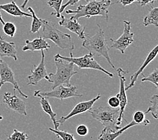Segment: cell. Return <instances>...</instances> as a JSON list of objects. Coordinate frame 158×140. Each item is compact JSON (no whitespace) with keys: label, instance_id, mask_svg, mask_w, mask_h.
<instances>
[{"label":"cell","instance_id":"cell-6","mask_svg":"<svg viewBox=\"0 0 158 140\" xmlns=\"http://www.w3.org/2000/svg\"><path fill=\"white\" fill-rule=\"evenodd\" d=\"M93 54L89 53V54H86L85 55L80 57H73V53H70V57H65L61 55L60 54H56L54 56V58H60L64 61H66L68 62H72L74 65L78 67L79 69H91L95 70H98L102 71L106 74L107 76L110 78H113L114 74L109 72L104 69L97 62V61L93 57Z\"/></svg>","mask_w":158,"mask_h":140},{"label":"cell","instance_id":"cell-27","mask_svg":"<svg viewBox=\"0 0 158 140\" xmlns=\"http://www.w3.org/2000/svg\"><path fill=\"white\" fill-rule=\"evenodd\" d=\"M3 31L5 34L10 38H14L16 32V25L10 22H8L3 24Z\"/></svg>","mask_w":158,"mask_h":140},{"label":"cell","instance_id":"cell-25","mask_svg":"<svg viewBox=\"0 0 158 140\" xmlns=\"http://www.w3.org/2000/svg\"><path fill=\"white\" fill-rule=\"evenodd\" d=\"M133 121H135L138 125H148L150 122L145 118V113L143 111H136L133 114Z\"/></svg>","mask_w":158,"mask_h":140},{"label":"cell","instance_id":"cell-18","mask_svg":"<svg viewBox=\"0 0 158 140\" xmlns=\"http://www.w3.org/2000/svg\"><path fill=\"white\" fill-rule=\"evenodd\" d=\"M136 125H138V124L136 123L135 121H132L131 123L127 124V125H125L124 127L120 128V129H118L116 131H111L109 129H107L106 128L104 127L103 129L102 130L101 134L99 135L98 139L100 140H113L118 138L120 135H122L123 133L128 129L129 128H131L133 126H136Z\"/></svg>","mask_w":158,"mask_h":140},{"label":"cell","instance_id":"cell-10","mask_svg":"<svg viewBox=\"0 0 158 140\" xmlns=\"http://www.w3.org/2000/svg\"><path fill=\"white\" fill-rule=\"evenodd\" d=\"M6 83L11 84L14 86V90L19 91V94L24 98H28L27 94H24L21 91L20 86L15 79V75H14L12 70L9 67L8 63L3 62L2 58H0V90H1L3 85Z\"/></svg>","mask_w":158,"mask_h":140},{"label":"cell","instance_id":"cell-30","mask_svg":"<svg viewBox=\"0 0 158 140\" xmlns=\"http://www.w3.org/2000/svg\"><path fill=\"white\" fill-rule=\"evenodd\" d=\"M107 104H108L109 106L116 109V108L120 106V100L116 96H111L107 100Z\"/></svg>","mask_w":158,"mask_h":140},{"label":"cell","instance_id":"cell-8","mask_svg":"<svg viewBox=\"0 0 158 140\" xmlns=\"http://www.w3.org/2000/svg\"><path fill=\"white\" fill-rule=\"evenodd\" d=\"M123 33L116 40L110 38L112 42V48L118 50L122 54H124L125 50L134 42V33L131 32V24L128 21H124Z\"/></svg>","mask_w":158,"mask_h":140},{"label":"cell","instance_id":"cell-12","mask_svg":"<svg viewBox=\"0 0 158 140\" xmlns=\"http://www.w3.org/2000/svg\"><path fill=\"white\" fill-rule=\"evenodd\" d=\"M2 100L9 109L22 115H27L26 104L22 99L17 96L16 92L14 95L10 92H6L3 96Z\"/></svg>","mask_w":158,"mask_h":140},{"label":"cell","instance_id":"cell-21","mask_svg":"<svg viewBox=\"0 0 158 140\" xmlns=\"http://www.w3.org/2000/svg\"><path fill=\"white\" fill-rule=\"evenodd\" d=\"M143 24L145 26L152 24L158 27V7L153 8L149 11V14L143 18Z\"/></svg>","mask_w":158,"mask_h":140},{"label":"cell","instance_id":"cell-33","mask_svg":"<svg viewBox=\"0 0 158 140\" xmlns=\"http://www.w3.org/2000/svg\"><path fill=\"white\" fill-rule=\"evenodd\" d=\"M156 0H138V3L142 7H144L147 5H151L155 2Z\"/></svg>","mask_w":158,"mask_h":140},{"label":"cell","instance_id":"cell-24","mask_svg":"<svg viewBox=\"0 0 158 140\" xmlns=\"http://www.w3.org/2000/svg\"><path fill=\"white\" fill-rule=\"evenodd\" d=\"M63 0H48V5L54 10V12L52 13V15H54L57 18H60V8L62 5Z\"/></svg>","mask_w":158,"mask_h":140},{"label":"cell","instance_id":"cell-9","mask_svg":"<svg viewBox=\"0 0 158 140\" xmlns=\"http://www.w3.org/2000/svg\"><path fill=\"white\" fill-rule=\"evenodd\" d=\"M117 72H118V75L120 80L119 92H118V94H116V96L120 100V106H119L120 114L117 121V125L118 126H120V125L122 124V122H123V119H124L126 122H127V120L124 118V115L125 108L128 104L127 96V94H126V89H125L126 88L125 75L127 74H128V71H124L122 69V68H118L117 70Z\"/></svg>","mask_w":158,"mask_h":140},{"label":"cell","instance_id":"cell-36","mask_svg":"<svg viewBox=\"0 0 158 140\" xmlns=\"http://www.w3.org/2000/svg\"><path fill=\"white\" fill-rule=\"evenodd\" d=\"M0 22H1L3 25L5 24L4 21H3V18H2V14H1V12H0Z\"/></svg>","mask_w":158,"mask_h":140},{"label":"cell","instance_id":"cell-22","mask_svg":"<svg viewBox=\"0 0 158 140\" xmlns=\"http://www.w3.org/2000/svg\"><path fill=\"white\" fill-rule=\"evenodd\" d=\"M27 10L30 12V14L32 15V23H31V30L30 32L31 33H37V32H39V30L41 29L43 25V21L41 18H39L36 15L35 11L33 9L31 8V7H28L27 8Z\"/></svg>","mask_w":158,"mask_h":140},{"label":"cell","instance_id":"cell-2","mask_svg":"<svg viewBox=\"0 0 158 140\" xmlns=\"http://www.w3.org/2000/svg\"><path fill=\"white\" fill-rule=\"evenodd\" d=\"M97 26L98 31L96 34L93 37H89V35L86 34V37L82 43V46L87 49L93 55L104 57L110 63V66L113 69H115V66L110 57V48L106 40L105 34L100 25L98 24Z\"/></svg>","mask_w":158,"mask_h":140},{"label":"cell","instance_id":"cell-31","mask_svg":"<svg viewBox=\"0 0 158 140\" xmlns=\"http://www.w3.org/2000/svg\"><path fill=\"white\" fill-rule=\"evenodd\" d=\"M76 132L79 136L83 137V136H86L88 134L89 129L85 125H80L77 127Z\"/></svg>","mask_w":158,"mask_h":140},{"label":"cell","instance_id":"cell-20","mask_svg":"<svg viewBox=\"0 0 158 140\" xmlns=\"http://www.w3.org/2000/svg\"><path fill=\"white\" fill-rule=\"evenodd\" d=\"M34 96L40 98V104H41L43 110H44L46 114H48L50 117V118H51V119L53 122V124L54 125V129H58L60 125L57 123V120H56L57 114L55 112H53V110H52V108L51 105H50L48 98L39 94H34Z\"/></svg>","mask_w":158,"mask_h":140},{"label":"cell","instance_id":"cell-3","mask_svg":"<svg viewBox=\"0 0 158 140\" xmlns=\"http://www.w3.org/2000/svg\"><path fill=\"white\" fill-rule=\"evenodd\" d=\"M42 33L41 37L49 39L62 49L69 50L70 53H73L74 49V42L72 40L70 34L64 33L57 28L56 24L52 22L42 19Z\"/></svg>","mask_w":158,"mask_h":140},{"label":"cell","instance_id":"cell-17","mask_svg":"<svg viewBox=\"0 0 158 140\" xmlns=\"http://www.w3.org/2000/svg\"><path fill=\"white\" fill-rule=\"evenodd\" d=\"M0 57H12L14 61L18 60L15 43L6 41L3 36H0Z\"/></svg>","mask_w":158,"mask_h":140},{"label":"cell","instance_id":"cell-19","mask_svg":"<svg viewBox=\"0 0 158 140\" xmlns=\"http://www.w3.org/2000/svg\"><path fill=\"white\" fill-rule=\"evenodd\" d=\"M0 10H3L5 12L8 14L9 15L14 17H32V15L31 14L24 12L23 11L21 10L14 1H12L10 3H5V4H0Z\"/></svg>","mask_w":158,"mask_h":140},{"label":"cell","instance_id":"cell-11","mask_svg":"<svg viewBox=\"0 0 158 140\" xmlns=\"http://www.w3.org/2000/svg\"><path fill=\"white\" fill-rule=\"evenodd\" d=\"M44 50H41V59L39 64L37 66L33 65V70H31V74L27 76V85L36 86L42 80H49V74L47 72L45 63Z\"/></svg>","mask_w":158,"mask_h":140},{"label":"cell","instance_id":"cell-16","mask_svg":"<svg viewBox=\"0 0 158 140\" xmlns=\"http://www.w3.org/2000/svg\"><path fill=\"white\" fill-rule=\"evenodd\" d=\"M50 47H51V46L48 44V42L46 41L45 38L41 37H39L31 41L29 40L25 41V45L23 47V51H41V50L48 51Z\"/></svg>","mask_w":158,"mask_h":140},{"label":"cell","instance_id":"cell-5","mask_svg":"<svg viewBox=\"0 0 158 140\" xmlns=\"http://www.w3.org/2000/svg\"><path fill=\"white\" fill-rule=\"evenodd\" d=\"M93 118L101 123L105 128L111 131H116L121 127L117 125L120 114V108L114 109L110 106H99L91 108L89 110Z\"/></svg>","mask_w":158,"mask_h":140},{"label":"cell","instance_id":"cell-32","mask_svg":"<svg viewBox=\"0 0 158 140\" xmlns=\"http://www.w3.org/2000/svg\"><path fill=\"white\" fill-rule=\"evenodd\" d=\"M80 1L81 0H68V2L66 3H64V4L62 5V6H61L60 14L62 13L64 11H65V9L66 8V7L69 6H74L75 4H77V3ZM85 1H86L87 2H89L90 0H85Z\"/></svg>","mask_w":158,"mask_h":140},{"label":"cell","instance_id":"cell-28","mask_svg":"<svg viewBox=\"0 0 158 140\" xmlns=\"http://www.w3.org/2000/svg\"><path fill=\"white\" fill-rule=\"evenodd\" d=\"M49 130L52 131L53 134H55L58 138L62 139L63 140H75V138L73 134H70L69 133L64 131H60L58 129H52L51 127L49 128Z\"/></svg>","mask_w":158,"mask_h":140},{"label":"cell","instance_id":"cell-4","mask_svg":"<svg viewBox=\"0 0 158 140\" xmlns=\"http://www.w3.org/2000/svg\"><path fill=\"white\" fill-rule=\"evenodd\" d=\"M54 61L56 73L49 74L48 82L53 84L52 89L62 84H65L66 86H71L70 79L78 73L77 71L74 70L75 65L72 62L64 63V60L60 58H54Z\"/></svg>","mask_w":158,"mask_h":140},{"label":"cell","instance_id":"cell-7","mask_svg":"<svg viewBox=\"0 0 158 140\" xmlns=\"http://www.w3.org/2000/svg\"><path fill=\"white\" fill-rule=\"evenodd\" d=\"M77 91L78 88L77 86L72 85L70 86H64L62 84L57 86L54 89H52V90L50 92H41L40 90H37L35 92L34 94H39L47 98H54L63 100L74 96H82V94H78Z\"/></svg>","mask_w":158,"mask_h":140},{"label":"cell","instance_id":"cell-14","mask_svg":"<svg viewBox=\"0 0 158 140\" xmlns=\"http://www.w3.org/2000/svg\"><path fill=\"white\" fill-rule=\"evenodd\" d=\"M60 18L61 20L59 21V25L76 34L79 39L84 40L86 37V34L85 33L86 26L82 27V26L78 23L77 20L73 19L71 18H66L63 15H60Z\"/></svg>","mask_w":158,"mask_h":140},{"label":"cell","instance_id":"cell-13","mask_svg":"<svg viewBox=\"0 0 158 140\" xmlns=\"http://www.w3.org/2000/svg\"><path fill=\"white\" fill-rule=\"evenodd\" d=\"M100 98H101V95L98 94L96 97H95V98L87 100V101L78 103L77 105L73 108V110L70 111V113H68L66 116L62 117L59 120H57V123L60 125H62L67 120H68L69 118H72L73 117L84 113L85 112H87V111H89L93 107V105H94L97 100H99Z\"/></svg>","mask_w":158,"mask_h":140},{"label":"cell","instance_id":"cell-37","mask_svg":"<svg viewBox=\"0 0 158 140\" xmlns=\"http://www.w3.org/2000/svg\"><path fill=\"white\" fill-rule=\"evenodd\" d=\"M3 119V117L0 115V121H2Z\"/></svg>","mask_w":158,"mask_h":140},{"label":"cell","instance_id":"cell-29","mask_svg":"<svg viewBox=\"0 0 158 140\" xmlns=\"http://www.w3.org/2000/svg\"><path fill=\"white\" fill-rule=\"evenodd\" d=\"M7 137L8 140H27L29 139V137L27 134L18 131L16 129H14V133L12 135H8Z\"/></svg>","mask_w":158,"mask_h":140},{"label":"cell","instance_id":"cell-34","mask_svg":"<svg viewBox=\"0 0 158 140\" xmlns=\"http://www.w3.org/2000/svg\"><path fill=\"white\" fill-rule=\"evenodd\" d=\"M136 1H138V0H118V3H121L124 6H127L132 4V3H133Z\"/></svg>","mask_w":158,"mask_h":140},{"label":"cell","instance_id":"cell-35","mask_svg":"<svg viewBox=\"0 0 158 140\" xmlns=\"http://www.w3.org/2000/svg\"><path fill=\"white\" fill-rule=\"evenodd\" d=\"M28 1H29V0H24L23 4L21 5V8H23V9H24L25 8H26V6H27V4L28 3Z\"/></svg>","mask_w":158,"mask_h":140},{"label":"cell","instance_id":"cell-1","mask_svg":"<svg viewBox=\"0 0 158 140\" xmlns=\"http://www.w3.org/2000/svg\"><path fill=\"white\" fill-rule=\"evenodd\" d=\"M112 4L111 0H90L86 5H80L77 10H67L65 11L67 14H74L70 18L74 20H78L81 18H89L93 16H102L108 20L109 8Z\"/></svg>","mask_w":158,"mask_h":140},{"label":"cell","instance_id":"cell-23","mask_svg":"<svg viewBox=\"0 0 158 140\" xmlns=\"http://www.w3.org/2000/svg\"><path fill=\"white\" fill-rule=\"evenodd\" d=\"M145 114L150 113L152 117L158 120V94H154L149 100V105Z\"/></svg>","mask_w":158,"mask_h":140},{"label":"cell","instance_id":"cell-26","mask_svg":"<svg viewBox=\"0 0 158 140\" xmlns=\"http://www.w3.org/2000/svg\"><path fill=\"white\" fill-rule=\"evenodd\" d=\"M141 82H150L152 84L155 85L156 88L158 90V68L154 70L152 73L147 76H143V78H141Z\"/></svg>","mask_w":158,"mask_h":140},{"label":"cell","instance_id":"cell-15","mask_svg":"<svg viewBox=\"0 0 158 140\" xmlns=\"http://www.w3.org/2000/svg\"><path fill=\"white\" fill-rule=\"evenodd\" d=\"M158 54V45H156L155 47H154L152 51H151L148 55H147L146 59H145L144 62H143V63L141 64V67H139V69L136 71V72L132 74L131 76V78H130V84H129L127 87L125 88L126 89V91L128 90H129L130 88H132L133 86H135V82H136V80H137V79L139 76V75L141 74L143 71L145 70V68L148 66V65L152 62V61L154 60V59L156 58V56Z\"/></svg>","mask_w":158,"mask_h":140}]
</instances>
